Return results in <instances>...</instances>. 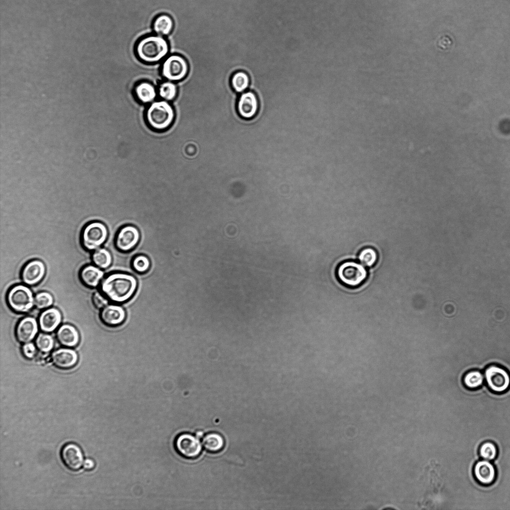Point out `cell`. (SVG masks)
<instances>
[{"label": "cell", "mask_w": 510, "mask_h": 510, "mask_svg": "<svg viewBox=\"0 0 510 510\" xmlns=\"http://www.w3.org/2000/svg\"><path fill=\"white\" fill-rule=\"evenodd\" d=\"M137 280L133 275L124 272H114L104 277L100 291L114 303H122L129 300L135 293Z\"/></svg>", "instance_id": "1"}, {"label": "cell", "mask_w": 510, "mask_h": 510, "mask_svg": "<svg viewBox=\"0 0 510 510\" xmlns=\"http://www.w3.org/2000/svg\"><path fill=\"white\" fill-rule=\"evenodd\" d=\"M135 51L140 60L153 64L160 62L167 56L169 46L164 37L155 34L140 39L136 44Z\"/></svg>", "instance_id": "2"}, {"label": "cell", "mask_w": 510, "mask_h": 510, "mask_svg": "<svg viewBox=\"0 0 510 510\" xmlns=\"http://www.w3.org/2000/svg\"><path fill=\"white\" fill-rule=\"evenodd\" d=\"M145 120L148 126L155 131H163L172 125L175 118L173 107L164 100L151 103L145 112Z\"/></svg>", "instance_id": "3"}, {"label": "cell", "mask_w": 510, "mask_h": 510, "mask_svg": "<svg viewBox=\"0 0 510 510\" xmlns=\"http://www.w3.org/2000/svg\"><path fill=\"white\" fill-rule=\"evenodd\" d=\"M6 301L9 308L18 313L29 312L34 306V296L28 286L19 284L11 287L8 291Z\"/></svg>", "instance_id": "4"}, {"label": "cell", "mask_w": 510, "mask_h": 510, "mask_svg": "<svg viewBox=\"0 0 510 510\" xmlns=\"http://www.w3.org/2000/svg\"><path fill=\"white\" fill-rule=\"evenodd\" d=\"M338 279L343 285L351 288L361 285L368 276V271L363 264L353 260L345 261L337 267Z\"/></svg>", "instance_id": "5"}, {"label": "cell", "mask_w": 510, "mask_h": 510, "mask_svg": "<svg viewBox=\"0 0 510 510\" xmlns=\"http://www.w3.org/2000/svg\"><path fill=\"white\" fill-rule=\"evenodd\" d=\"M108 237V230L102 222L92 221L83 228L80 236L81 244L87 251H94L100 248Z\"/></svg>", "instance_id": "6"}, {"label": "cell", "mask_w": 510, "mask_h": 510, "mask_svg": "<svg viewBox=\"0 0 510 510\" xmlns=\"http://www.w3.org/2000/svg\"><path fill=\"white\" fill-rule=\"evenodd\" d=\"M189 65L186 59L179 54H171L164 60L161 66L162 76L167 81L175 82L183 80L188 75Z\"/></svg>", "instance_id": "7"}, {"label": "cell", "mask_w": 510, "mask_h": 510, "mask_svg": "<svg viewBox=\"0 0 510 510\" xmlns=\"http://www.w3.org/2000/svg\"><path fill=\"white\" fill-rule=\"evenodd\" d=\"M484 377L488 387L495 392L504 393L510 388V374L501 366H488L485 371Z\"/></svg>", "instance_id": "8"}, {"label": "cell", "mask_w": 510, "mask_h": 510, "mask_svg": "<svg viewBox=\"0 0 510 510\" xmlns=\"http://www.w3.org/2000/svg\"><path fill=\"white\" fill-rule=\"evenodd\" d=\"M177 452L186 459H195L201 453L202 445L199 438L188 433L179 434L174 441Z\"/></svg>", "instance_id": "9"}, {"label": "cell", "mask_w": 510, "mask_h": 510, "mask_svg": "<svg viewBox=\"0 0 510 510\" xmlns=\"http://www.w3.org/2000/svg\"><path fill=\"white\" fill-rule=\"evenodd\" d=\"M140 239L139 230L132 225L122 227L117 233L115 239V247L121 252L127 253L133 250Z\"/></svg>", "instance_id": "10"}, {"label": "cell", "mask_w": 510, "mask_h": 510, "mask_svg": "<svg viewBox=\"0 0 510 510\" xmlns=\"http://www.w3.org/2000/svg\"><path fill=\"white\" fill-rule=\"evenodd\" d=\"M46 273L44 263L40 259H34L28 261L21 269L20 277L23 284L34 286L43 279Z\"/></svg>", "instance_id": "11"}, {"label": "cell", "mask_w": 510, "mask_h": 510, "mask_svg": "<svg viewBox=\"0 0 510 510\" xmlns=\"http://www.w3.org/2000/svg\"><path fill=\"white\" fill-rule=\"evenodd\" d=\"M60 455L65 466L72 471H78L84 464L83 452L79 446L74 443L64 444Z\"/></svg>", "instance_id": "12"}, {"label": "cell", "mask_w": 510, "mask_h": 510, "mask_svg": "<svg viewBox=\"0 0 510 510\" xmlns=\"http://www.w3.org/2000/svg\"><path fill=\"white\" fill-rule=\"evenodd\" d=\"M38 322L34 317L27 316L21 319L15 328L17 340L22 344L31 342L38 333Z\"/></svg>", "instance_id": "13"}, {"label": "cell", "mask_w": 510, "mask_h": 510, "mask_svg": "<svg viewBox=\"0 0 510 510\" xmlns=\"http://www.w3.org/2000/svg\"><path fill=\"white\" fill-rule=\"evenodd\" d=\"M258 110L257 98L252 92L243 93L237 103V111L239 116L244 119H253L256 115Z\"/></svg>", "instance_id": "14"}, {"label": "cell", "mask_w": 510, "mask_h": 510, "mask_svg": "<svg viewBox=\"0 0 510 510\" xmlns=\"http://www.w3.org/2000/svg\"><path fill=\"white\" fill-rule=\"evenodd\" d=\"M473 475L476 481L480 484L489 486L495 482L497 470L495 466L490 461L483 459L475 464Z\"/></svg>", "instance_id": "15"}, {"label": "cell", "mask_w": 510, "mask_h": 510, "mask_svg": "<svg viewBox=\"0 0 510 510\" xmlns=\"http://www.w3.org/2000/svg\"><path fill=\"white\" fill-rule=\"evenodd\" d=\"M51 360L53 365L61 369H69L74 367L78 360L75 351L70 348L58 349L51 354Z\"/></svg>", "instance_id": "16"}, {"label": "cell", "mask_w": 510, "mask_h": 510, "mask_svg": "<svg viewBox=\"0 0 510 510\" xmlns=\"http://www.w3.org/2000/svg\"><path fill=\"white\" fill-rule=\"evenodd\" d=\"M100 316L101 321L105 325L116 327L124 323L126 313L121 306L111 304L107 305L102 309Z\"/></svg>", "instance_id": "17"}, {"label": "cell", "mask_w": 510, "mask_h": 510, "mask_svg": "<svg viewBox=\"0 0 510 510\" xmlns=\"http://www.w3.org/2000/svg\"><path fill=\"white\" fill-rule=\"evenodd\" d=\"M61 321L60 311L56 308L50 307L40 314L38 318L39 327L43 332L51 333L58 327Z\"/></svg>", "instance_id": "18"}, {"label": "cell", "mask_w": 510, "mask_h": 510, "mask_svg": "<svg viewBox=\"0 0 510 510\" xmlns=\"http://www.w3.org/2000/svg\"><path fill=\"white\" fill-rule=\"evenodd\" d=\"M102 270L94 264L85 265L80 270V280L85 286L90 288H96L100 285L104 277Z\"/></svg>", "instance_id": "19"}, {"label": "cell", "mask_w": 510, "mask_h": 510, "mask_svg": "<svg viewBox=\"0 0 510 510\" xmlns=\"http://www.w3.org/2000/svg\"><path fill=\"white\" fill-rule=\"evenodd\" d=\"M56 339L62 346L71 348L77 346L80 337L78 331L74 326L66 324L57 329Z\"/></svg>", "instance_id": "20"}, {"label": "cell", "mask_w": 510, "mask_h": 510, "mask_svg": "<svg viewBox=\"0 0 510 510\" xmlns=\"http://www.w3.org/2000/svg\"><path fill=\"white\" fill-rule=\"evenodd\" d=\"M133 93L139 102L148 104L152 103L155 100L157 90L152 83L147 81H141L134 86Z\"/></svg>", "instance_id": "21"}, {"label": "cell", "mask_w": 510, "mask_h": 510, "mask_svg": "<svg viewBox=\"0 0 510 510\" xmlns=\"http://www.w3.org/2000/svg\"><path fill=\"white\" fill-rule=\"evenodd\" d=\"M174 22L169 15L161 14L156 16L152 23V29L155 33L161 36H166L172 31Z\"/></svg>", "instance_id": "22"}, {"label": "cell", "mask_w": 510, "mask_h": 510, "mask_svg": "<svg viewBox=\"0 0 510 510\" xmlns=\"http://www.w3.org/2000/svg\"><path fill=\"white\" fill-rule=\"evenodd\" d=\"M202 444L207 451L217 453L223 449L225 441L223 436L219 433L210 432L203 437Z\"/></svg>", "instance_id": "23"}, {"label": "cell", "mask_w": 510, "mask_h": 510, "mask_svg": "<svg viewBox=\"0 0 510 510\" xmlns=\"http://www.w3.org/2000/svg\"><path fill=\"white\" fill-rule=\"evenodd\" d=\"M91 258L93 264L102 269L110 267L113 261L110 252L103 248H100L93 251Z\"/></svg>", "instance_id": "24"}, {"label": "cell", "mask_w": 510, "mask_h": 510, "mask_svg": "<svg viewBox=\"0 0 510 510\" xmlns=\"http://www.w3.org/2000/svg\"><path fill=\"white\" fill-rule=\"evenodd\" d=\"M177 91V87L175 83L167 80L159 85L157 94L163 100L171 101L176 98Z\"/></svg>", "instance_id": "25"}, {"label": "cell", "mask_w": 510, "mask_h": 510, "mask_svg": "<svg viewBox=\"0 0 510 510\" xmlns=\"http://www.w3.org/2000/svg\"><path fill=\"white\" fill-rule=\"evenodd\" d=\"M35 344L38 351L43 354H47L54 348V340L51 335L43 332L37 336Z\"/></svg>", "instance_id": "26"}, {"label": "cell", "mask_w": 510, "mask_h": 510, "mask_svg": "<svg viewBox=\"0 0 510 510\" xmlns=\"http://www.w3.org/2000/svg\"><path fill=\"white\" fill-rule=\"evenodd\" d=\"M231 82L232 88L236 92L240 93L248 88L250 83V79L248 74L245 72L238 71L233 75Z\"/></svg>", "instance_id": "27"}, {"label": "cell", "mask_w": 510, "mask_h": 510, "mask_svg": "<svg viewBox=\"0 0 510 510\" xmlns=\"http://www.w3.org/2000/svg\"><path fill=\"white\" fill-rule=\"evenodd\" d=\"M479 454L483 459L492 461L497 458L498 449L494 442L490 441H485L480 446Z\"/></svg>", "instance_id": "28"}, {"label": "cell", "mask_w": 510, "mask_h": 510, "mask_svg": "<svg viewBox=\"0 0 510 510\" xmlns=\"http://www.w3.org/2000/svg\"><path fill=\"white\" fill-rule=\"evenodd\" d=\"M358 259L360 262L365 266L372 267L377 261L378 254L375 249L367 247L360 252Z\"/></svg>", "instance_id": "29"}, {"label": "cell", "mask_w": 510, "mask_h": 510, "mask_svg": "<svg viewBox=\"0 0 510 510\" xmlns=\"http://www.w3.org/2000/svg\"><path fill=\"white\" fill-rule=\"evenodd\" d=\"M484 381V376L479 371H472L464 377L463 382L469 388L475 389L481 386Z\"/></svg>", "instance_id": "30"}, {"label": "cell", "mask_w": 510, "mask_h": 510, "mask_svg": "<svg viewBox=\"0 0 510 510\" xmlns=\"http://www.w3.org/2000/svg\"><path fill=\"white\" fill-rule=\"evenodd\" d=\"M54 298L52 295L47 291H40L34 296V306L39 310H45L50 308L53 304Z\"/></svg>", "instance_id": "31"}, {"label": "cell", "mask_w": 510, "mask_h": 510, "mask_svg": "<svg viewBox=\"0 0 510 510\" xmlns=\"http://www.w3.org/2000/svg\"><path fill=\"white\" fill-rule=\"evenodd\" d=\"M151 262L149 258L144 255L135 256L131 261L133 269L138 273H144L150 268Z\"/></svg>", "instance_id": "32"}, {"label": "cell", "mask_w": 510, "mask_h": 510, "mask_svg": "<svg viewBox=\"0 0 510 510\" xmlns=\"http://www.w3.org/2000/svg\"><path fill=\"white\" fill-rule=\"evenodd\" d=\"M37 350L35 344L32 342L23 344L21 347V352L23 356L28 360H32L35 357Z\"/></svg>", "instance_id": "33"}, {"label": "cell", "mask_w": 510, "mask_h": 510, "mask_svg": "<svg viewBox=\"0 0 510 510\" xmlns=\"http://www.w3.org/2000/svg\"><path fill=\"white\" fill-rule=\"evenodd\" d=\"M92 303L98 309H102L108 305V299L100 291L95 292L92 296Z\"/></svg>", "instance_id": "34"}, {"label": "cell", "mask_w": 510, "mask_h": 510, "mask_svg": "<svg viewBox=\"0 0 510 510\" xmlns=\"http://www.w3.org/2000/svg\"><path fill=\"white\" fill-rule=\"evenodd\" d=\"M94 461L90 459H86L83 464L84 467L87 470L92 469L94 467Z\"/></svg>", "instance_id": "35"}, {"label": "cell", "mask_w": 510, "mask_h": 510, "mask_svg": "<svg viewBox=\"0 0 510 510\" xmlns=\"http://www.w3.org/2000/svg\"><path fill=\"white\" fill-rule=\"evenodd\" d=\"M203 436V432L202 431H199L197 432V433L196 434V436L197 437H198V438H200L202 437Z\"/></svg>", "instance_id": "36"}]
</instances>
